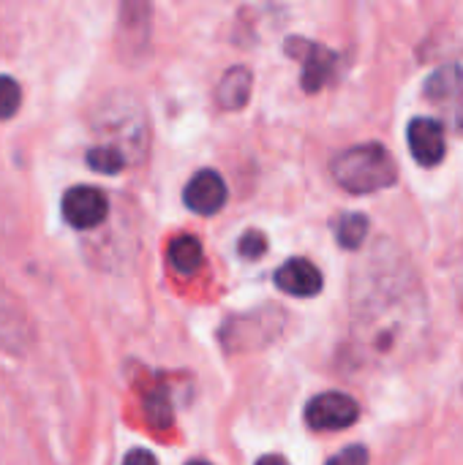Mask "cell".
<instances>
[{"instance_id": "6da1fadb", "label": "cell", "mask_w": 463, "mask_h": 465, "mask_svg": "<svg viewBox=\"0 0 463 465\" xmlns=\"http://www.w3.org/2000/svg\"><path fill=\"white\" fill-rule=\"evenodd\" d=\"M333 177L349 193H374L396 185L398 163L379 142H366L333 158Z\"/></svg>"}, {"instance_id": "7a4b0ae2", "label": "cell", "mask_w": 463, "mask_h": 465, "mask_svg": "<svg viewBox=\"0 0 463 465\" xmlns=\"http://www.w3.org/2000/svg\"><path fill=\"white\" fill-rule=\"evenodd\" d=\"M360 417V406L355 398L344 392H322L306 406V425L317 433L322 430H344L352 428Z\"/></svg>"}, {"instance_id": "3957f363", "label": "cell", "mask_w": 463, "mask_h": 465, "mask_svg": "<svg viewBox=\"0 0 463 465\" xmlns=\"http://www.w3.org/2000/svg\"><path fill=\"white\" fill-rule=\"evenodd\" d=\"M33 338L30 316L19 305L16 294L0 281V351L22 357L33 346Z\"/></svg>"}, {"instance_id": "277c9868", "label": "cell", "mask_w": 463, "mask_h": 465, "mask_svg": "<svg viewBox=\"0 0 463 465\" xmlns=\"http://www.w3.org/2000/svg\"><path fill=\"white\" fill-rule=\"evenodd\" d=\"M63 218L74 229H96L109 215V199L101 188L93 185H74L63 193L60 202Z\"/></svg>"}, {"instance_id": "5b68a950", "label": "cell", "mask_w": 463, "mask_h": 465, "mask_svg": "<svg viewBox=\"0 0 463 465\" xmlns=\"http://www.w3.org/2000/svg\"><path fill=\"white\" fill-rule=\"evenodd\" d=\"M289 54L303 60V90L306 93H317L333 74V63H336V52H330L327 46L317 44V41H306V38H289L287 41Z\"/></svg>"}, {"instance_id": "8992f818", "label": "cell", "mask_w": 463, "mask_h": 465, "mask_svg": "<svg viewBox=\"0 0 463 465\" xmlns=\"http://www.w3.org/2000/svg\"><path fill=\"white\" fill-rule=\"evenodd\" d=\"M409 150L420 166H437L445 161L448 142H445V128L434 117H415L407 131Z\"/></svg>"}, {"instance_id": "52a82bcc", "label": "cell", "mask_w": 463, "mask_h": 465, "mask_svg": "<svg viewBox=\"0 0 463 465\" xmlns=\"http://www.w3.org/2000/svg\"><path fill=\"white\" fill-rule=\"evenodd\" d=\"M183 202L196 215H216L226 204V183L221 180V174L205 169L188 180L183 191Z\"/></svg>"}, {"instance_id": "ba28073f", "label": "cell", "mask_w": 463, "mask_h": 465, "mask_svg": "<svg viewBox=\"0 0 463 465\" xmlns=\"http://www.w3.org/2000/svg\"><path fill=\"white\" fill-rule=\"evenodd\" d=\"M276 286L292 297H317L325 286L322 272L308 259H289L276 270Z\"/></svg>"}, {"instance_id": "9c48e42d", "label": "cell", "mask_w": 463, "mask_h": 465, "mask_svg": "<svg viewBox=\"0 0 463 465\" xmlns=\"http://www.w3.org/2000/svg\"><path fill=\"white\" fill-rule=\"evenodd\" d=\"M251 87H254V74H251V68H248V65H232V68L221 76L216 98H218L221 109L237 112V109H243V106L248 104Z\"/></svg>"}, {"instance_id": "30bf717a", "label": "cell", "mask_w": 463, "mask_h": 465, "mask_svg": "<svg viewBox=\"0 0 463 465\" xmlns=\"http://www.w3.org/2000/svg\"><path fill=\"white\" fill-rule=\"evenodd\" d=\"M463 95V68L461 65H442L437 68L426 82V98L428 101H448Z\"/></svg>"}, {"instance_id": "8fae6325", "label": "cell", "mask_w": 463, "mask_h": 465, "mask_svg": "<svg viewBox=\"0 0 463 465\" xmlns=\"http://www.w3.org/2000/svg\"><path fill=\"white\" fill-rule=\"evenodd\" d=\"M202 259H205V253H202V242L196 237L186 234V237L172 240V245H169V264L180 275H194L202 267Z\"/></svg>"}, {"instance_id": "7c38bea8", "label": "cell", "mask_w": 463, "mask_h": 465, "mask_svg": "<svg viewBox=\"0 0 463 465\" xmlns=\"http://www.w3.org/2000/svg\"><path fill=\"white\" fill-rule=\"evenodd\" d=\"M368 218L360 215V213H347L341 215V221L336 223V237H338V245L347 248V251H355L363 245V240L368 237Z\"/></svg>"}, {"instance_id": "4fadbf2b", "label": "cell", "mask_w": 463, "mask_h": 465, "mask_svg": "<svg viewBox=\"0 0 463 465\" xmlns=\"http://www.w3.org/2000/svg\"><path fill=\"white\" fill-rule=\"evenodd\" d=\"M126 163H128V158L112 144H96L87 153V166L93 172H101V174H117L126 169Z\"/></svg>"}, {"instance_id": "5bb4252c", "label": "cell", "mask_w": 463, "mask_h": 465, "mask_svg": "<svg viewBox=\"0 0 463 465\" xmlns=\"http://www.w3.org/2000/svg\"><path fill=\"white\" fill-rule=\"evenodd\" d=\"M22 106V87L14 76L0 74V123L14 117Z\"/></svg>"}, {"instance_id": "9a60e30c", "label": "cell", "mask_w": 463, "mask_h": 465, "mask_svg": "<svg viewBox=\"0 0 463 465\" xmlns=\"http://www.w3.org/2000/svg\"><path fill=\"white\" fill-rule=\"evenodd\" d=\"M265 251H267V237L257 229H248L237 242V253L248 262H257L259 256H265Z\"/></svg>"}, {"instance_id": "2e32d148", "label": "cell", "mask_w": 463, "mask_h": 465, "mask_svg": "<svg viewBox=\"0 0 463 465\" xmlns=\"http://www.w3.org/2000/svg\"><path fill=\"white\" fill-rule=\"evenodd\" d=\"M147 417L156 428H166L172 422V406H169L164 390H158V395L147 398Z\"/></svg>"}, {"instance_id": "e0dca14e", "label": "cell", "mask_w": 463, "mask_h": 465, "mask_svg": "<svg viewBox=\"0 0 463 465\" xmlns=\"http://www.w3.org/2000/svg\"><path fill=\"white\" fill-rule=\"evenodd\" d=\"M327 465H368V450L360 447V444L347 447V450H341L336 458H330V463Z\"/></svg>"}, {"instance_id": "ac0fdd59", "label": "cell", "mask_w": 463, "mask_h": 465, "mask_svg": "<svg viewBox=\"0 0 463 465\" xmlns=\"http://www.w3.org/2000/svg\"><path fill=\"white\" fill-rule=\"evenodd\" d=\"M123 465H158V460H156V455L147 452V450H131V452L126 455Z\"/></svg>"}, {"instance_id": "d6986e66", "label": "cell", "mask_w": 463, "mask_h": 465, "mask_svg": "<svg viewBox=\"0 0 463 465\" xmlns=\"http://www.w3.org/2000/svg\"><path fill=\"white\" fill-rule=\"evenodd\" d=\"M257 465H289L287 458H281V455H265V458H259Z\"/></svg>"}, {"instance_id": "ffe728a7", "label": "cell", "mask_w": 463, "mask_h": 465, "mask_svg": "<svg viewBox=\"0 0 463 465\" xmlns=\"http://www.w3.org/2000/svg\"><path fill=\"white\" fill-rule=\"evenodd\" d=\"M453 123H456V128H458V131H463V95H461V98H458V106H456Z\"/></svg>"}, {"instance_id": "44dd1931", "label": "cell", "mask_w": 463, "mask_h": 465, "mask_svg": "<svg viewBox=\"0 0 463 465\" xmlns=\"http://www.w3.org/2000/svg\"><path fill=\"white\" fill-rule=\"evenodd\" d=\"M186 465H213V463H207V460H191V463H186Z\"/></svg>"}]
</instances>
